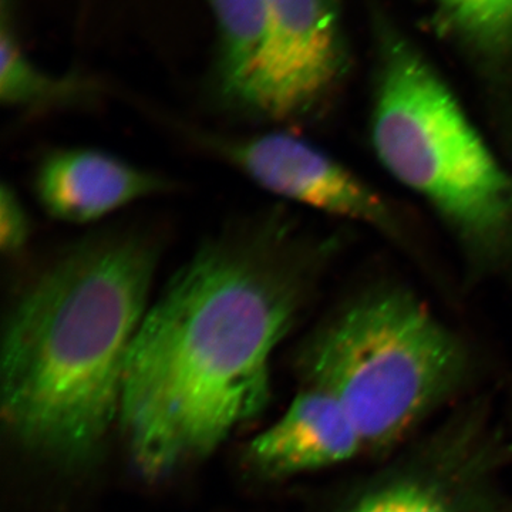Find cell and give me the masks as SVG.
Listing matches in <instances>:
<instances>
[{"mask_svg":"<svg viewBox=\"0 0 512 512\" xmlns=\"http://www.w3.org/2000/svg\"><path fill=\"white\" fill-rule=\"evenodd\" d=\"M301 367L305 384L339 400L365 451H379L460 389L468 356L419 298L387 288L335 313L303 349Z\"/></svg>","mask_w":512,"mask_h":512,"instance_id":"3","label":"cell"},{"mask_svg":"<svg viewBox=\"0 0 512 512\" xmlns=\"http://www.w3.org/2000/svg\"><path fill=\"white\" fill-rule=\"evenodd\" d=\"M218 32V84L241 104L254 73L266 23V0H210Z\"/></svg>","mask_w":512,"mask_h":512,"instance_id":"10","label":"cell"},{"mask_svg":"<svg viewBox=\"0 0 512 512\" xmlns=\"http://www.w3.org/2000/svg\"><path fill=\"white\" fill-rule=\"evenodd\" d=\"M32 224L18 192L3 183L0 190V248L5 255L15 256L29 242Z\"/></svg>","mask_w":512,"mask_h":512,"instance_id":"13","label":"cell"},{"mask_svg":"<svg viewBox=\"0 0 512 512\" xmlns=\"http://www.w3.org/2000/svg\"><path fill=\"white\" fill-rule=\"evenodd\" d=\"M363 451L339 400L322 387L305 384L284 416L249 443L247 458L262 476L284 478L345 463Z\"/></svg>","mask_w":512,"mask_h":512,"instance_id":"8","label":"cell"},{"mask_svg":"<svg viewBox=\"0 0 512 512\" xmlns=\"http://www.w3.org/2000/svg\"><path fill=\"white\" fill-rule=\"evenodd\" d=\"M468 32L485 40L512 33V0H441Z\"/></svg>","mask_w":512,"mask_h":512,"instance_id":"12","label":"cell"},{"mask_svg":"<svg viewBox=\"0 0 512 512\" xmlns=\"http://www.w3.org/2000/svg\"><path fill=\"white\" fill-rule=\"evenodd\" d=\"M305 249L275 215L208 239L128 353L119 424L150 480L210 456L271 396V357L308 292Z\"/></svg>","mask_w":512,"mask_h":512,"instance_id":"1","label":"cell"},{"mask_svg":"<svg viewBox=\"0 0 512 512\" xmlns=\"http://www.w3.org/2000/svg\"><path fill=\"white\" fill-rule=\"evenodd\" d=\"M0 57V99L10 107L37 109L77 99L92 90L90 84L79 77L53 76L37 67L20 47L5 9Z\"/></svg>","mask_w":512,"mask_h":512,"instance_id":"11","label":"cell"},{"mask_svg":"<svg viewBox=\"0 0 512 512\" xmlns=\"http://www.w3.org/2000/svg\"><path fill=\"white\" fill-rule=\"evenodd\" d=\"M160 252L148 232H100L63 252L13 303L3 328L2 416L30 453L82 466L119 423L128 353Z\"/></svg>","mask_w":512,"mask_h":512,"instance_id":"2","label":"cell"},{"mask_svg":"<svg viewBox=\"0 0 512 512\" xmlns=\"http://www.w3.org/2000/svg\"><path fill=\"white\" fill-rule=\"evenodd\" d=\"M173 188L167 178L106 151H53L40 164L37 197L56 220L87 224Z\"/></svg>","mask_w":512,"mask_h":512,"instance_id":"7","label":"cell"},{"mask_svg":"<svg viewBox=\"0 0 512 512\" xmlns=\"http://www.w3.org/2000/svg\"><path fill=\"white\" fill-rule=\"evenodd\" d=\"M372 141L384 168L471 244L493 248L510 238L512 175L439 74L402 47L384 63Z\"/></svg>","mask_w":512,"mask_h":512,"instance_id":"4","label":"cell"},{"mask_svg":"<svg viewBox=\"0 0 512 512\" xmlns=\"http://www.w3.org/2000/svg\"><path fill=\"white\" fill-rule=\"evenodd\" d=\"M448 468L417 467L380 481L343 512H480L473 485Z\"/></svg>","mask_w":512,"mask_h":512,"instance_id":"9","label":"cell"},{"mask_svg":"<svg viewBox=\"0 0 512 512\" xmlns=\"http://www.w3.org/2000/svg\"><path fill=\"white\" fill-rule=\"evenodd\" d=\"M342 62L333 0H266L264 40L241 104L266 119H302L333 89Z\"/></svg>","mask_w":512,"mask_h":512,"instance_id":"5","label":"cell"},{"mask_svg":"<svg viewBox=\"0 0 512 512\" xmlns=\"http://www.w3.org/2000/svg\"><path fill=\"white\" fill-rule=\"evenodd\" d=\"M212 150L272 194L386 234L399 231L392 208L329 154L288 133L205 138Z\"/></svg>","mask_w":512,"mask_h":512,"instance_id":"6","label":"cell"}]
</instances>
